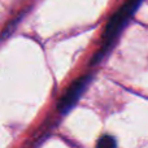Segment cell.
Wrapping results in <instances>:
<instances>
[{
  "label": "cell",
  "instance_id": "cell-1",
  "mask_svg": "<svg viewBox=\"0 0 148 148\" xmlns=\"http://www.w3.org/2000/svg\"><path fill=\"white\" fill-rule=\"evenodd\" d=\"M142 0H127L117 12L113 14V17L109 20L107 27H105L104 35H103V46L100 48V51L96 53V56L92 60V64H96L97 61H100L103 56L105 55V52L110 48V46L113 44V42L116 40L117 35L120 34V31L122 30V27L126 25L127 20L133 16V13L136 10V8L139 7Z\"/></svg>",
  "mask_w": 148,
  "mask_h": 148
},
{
  "label": "cell",
  "instance_id": "cell-3",
  "mask_svg": "<svg viewBox=\"0 0 148 148\" xmlns=\"http://www.w3.org/2000/svg\"><path fill=\"white\" fill-rule=\"evenodd\" d=\"M96 148H117V144H116V140L113 136L104 135L97 140Z\"/></svg>",
  "mask_w": 148,
  "mask_h": 148
},
{
  "label": "cell",
  "instance_id": "cell-2",
  "mask_svg": "<svg viewBox=\"0 0 148 148\" xmlns=\"http://www.w3.org/2000/svg\"><path fill=\"white\" fill-rule=\"evenodd\" d=\"M90 82V77L84 75L78 78L72 86L68 88V91L65 92V95L60 99L59 103V110L61 113H68L70 109L75 105V103L78 101V99L81 97V95L83 94L84 88L87 87Z\"/></svg>",
  "mask_w": 148,
  "mask_h": 148
}]
</instances>
